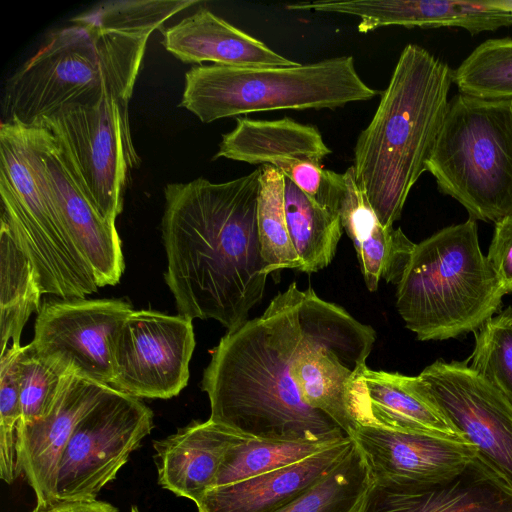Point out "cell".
<instances>
[{"label": "cell", "instance_id": "1", "mask_svg": "<svg viewBox=\"0 0 512 512\" xmlns=\"http://www.w3.org/2000/svg\"><path fill=\"white\" fill-rule=\"evenodd\" d=\"M332 302L292 282L263 314L229 330L204 370L210 420L252 439L339 440L348 435L309 406L295 367Z\"/></svg>", "mask_w": 512, "mask_h": 512}, {"label": "cell", "instance_id": "2", "mask_svg": "<svg viewBox=\"0 0 512 512\" xmlns=\"http://www.w3.org/2000/svg\"><path fill=\"white\" fill-rule=\"evenodd\" d=\"M260 167L214 183L199 177L164 188L165 281L179 315L233 330L248 320L268 277L257 222Z\"/></svg>", "mask_w": 512, "mask_h": 512}, {"label": "cell", "instance_id": "3", "mask_svg": "<svg viewBox=\"0 0 512 512\" xmlns=\"http://www.w3.org/2000/svg\"><path fill=\"white\" fill-rule=\"evenodd\" d=\"M198 3L107 1L75 16L7 81L2 121L31 125L66 106L130 101L151 34Z\"/></svg>", "mask_w": 512, "mask_h": 512}, {"label": "cell", "instance_id": "4", "mask_svg": "<svg viewBox=\"0 0 512 512\" xmlns=\"http://www.w3.org/2000/svg\"><path fill=\"white\" fill-rule=\"evenodd\" d=\"M452 83L446 63L418 45H406L356 140L355 179L384 228L400 218L411 188L427 171Z\"/></svg>", "mask_w": 512, "mask_h": 512}, {"label": "cell", "instance_id": "5", "mask_svg": "<svg viewBox=\"0 0 512 512\" xmlns=\"http://www.w3.org/2000/svg\"><path fill=\"white\" fill-rule=\"evenodd\" d=\"M505 294L469 218L415 244L397 283L396 307L418 340H446L477 331Z\"/></svg>", "mask_w": 512, "mask_h": 512}, {"label": "cell", "instance_id": "6", "mask_svg": "<svg viewBox=\"0 0 512 512\" xmlns=\"http://www.w3.org/2000/svg\"><path fill=\"white\" fill-rule=\"evenodd\" d=\"M352 56L287 67L199 65L185 74L180 106L201 122L273 110L336 109L377 95Z\"/></svg>", "mask_w": 512, "mask_h": 512}, {"label": "cell", "instance_id": "7", "mask_svg": "<svg viewBox=\"0 0 512 512\" xmlns=\"http://www.w3.org/2000/svg\"><path fill=\"white\" fill-rule=\"evenodd\" d=\"M426 167L470 219L512 216V99L455 95Z\"/></svg>", "mask_w": 512, "mask_h": 512}, {"label": "cell", "instance_id": "8", "mask_svg": "<svg viewBox=\"0 0 512 512\" xmlns=\"http://www.w3.org/2000/svg\"><path fill=\"white\" fill-rule=\"evenodd\" d=\"M0 195V220L31 260L43 294L71 299L98 290L59 218L30 125L1 122Z\"/></svg>", "mask_w": 512, "mask_h": 512}, {"label": "cell", "instance_id": "9", "mask_svg": "<svg viewBox=\"0 0 512 512\" xmlns=\"http://www.w3.org/2000/svg\"><path fill=\"white\" fill-rule=\"evenodd\" d=\"M31 125L52 134L93 207L115 224L130 171L140 163L132 141L129 101L107 97L93 106H66Z\"/></svg>", "mask_w": 512, "mask_h": 512}, {"label": "cell", "instance_id": "10", "mask_svg": "<svg viewBox=\"0 0 512 512\" xmlns=\"http://www.w3.org/2000/svg\"><path fill=\"white\" fill-rule=\"evenodd\" d=\"M153 417L138 398L108 386L72 431L58 467L56 497L96 498L150 434Z\"/></svg>", "mask_w": 512, "mask_h": 512}, {"label": "cell", "instance_id": "11", "mask_svg": "<svg viewBox=\"0 0 512 512\" xmlns=\"http://www.w3.org/2000/svg\"><path fill=\"white\" fill-rule=\"evenodd\" d=\"M411 383L512 486V404L507 398L465 361L437 360L411 376Z\"/></svg>", "mask_w": 512, "mask_h": 512}, {"label": "cell", "instance_id": "12", "mask_svg": "<svg viewBox=\"0 0 512 512\" xmlns=\"http://www.w3.org/2000/svg\"><path fill=\"white\" fill-rule=\"evenodd\" d=\"M332 153L316 126L289 117L276 120L236 119L222 135L213 157L279 170L313 202L338 212L345 188L344 174L325 169L321 161Z\"/></svg>", "mask_w": 512, "mask_h": 512}, {"label": "cell", "instance_id": "13", "mask_svg": "<svg viewBox=\"0 0 512 512\" xmlns=\"http://www.w3.org/2000/svg\"><path fill=\"white\" fill-rule=\"evenodd\" d=\"M194 348L192 319L134 310L114 338L111 386L136 398L177 396L187 385Z\"/></svg>", "mask_w": 512, "mask_h": 512}, {"label": "cell", "instance_id": "14", "mask_svg": "<svg viewBox=\"0 0 512 512\" xmlns=\"http://www.w3.org/2000/svg\"><path fill=\"white\" fill-rule=\"evenodd\" d=\"M133 311L120 299L45 301L38 311L31 345L63 373L111 386L114 338Z\"/></svg>", "mask_w": 512, "mask_h": 512}, {"label": "cell", "instance_id": "15", "mask_svg": "<svg viewBox=\"0 0 512 512\" xmlns=\"http://www.w3.org/2000/svg\"><path fill=\"white\" fill-rule=\"evenodd\" d=\"M30 126L50 195L67 234L91 268L98 287L116 285L125 265L115 224L93 207L52 134L41 126Z\"/></svg>", "mask_w": 512, "mask_h": 512}, {"label": "cell", "instance_id": "16", "mask_svg": "<svg viewBox=\"0 0 512 512\" xmlns=\"http://www.w3.org/2000/svg\"><path fill=\"white\" fill-rule=\"evenodd\" d=\"M358 512H512V486L477 455L437 481L373 479Z\"/></svg>", "mask_w": 512, "mask_h": 512}, {"label": "cell", "instance_id": "17", "mask_svg": "<svg viewBox=\"0 0 512 512\" xmlns=\"http://www.w3.org/2000/svg\"><path fill=\"white\" fill-rule=\"evenodd\" d=\"M373 479L429 482L453 476L476 456L467 441L359 424L350 436Z\"/></svg>", "mask_w": 512, "mask_h": 512}, {"label": "cell", "instance_id": "18", "mask_svg": "<svg viewBox=\"0 0 512 512\" xmlns=\"http://www.w3.org/2000/svg\"><path fill=\"white\" fill-rule=\"evenodd\" d=\"M107 387L68 374L50 413L19 427L17 471L25 476L37 503L56 497L58 467L72 431Z\"/></svg>", "mask_w": 512, "mask_h": 512}, {"label": "cell", "instance_id": "19", "mask_svg": "<svg viewBox=\"0 0 512 512\" xmlns=\"http://www.w3.org/2000/svg\"><path fill=\"white\" fill-rule=\"evenodd\" d=\"M301 10L356 16L360 19L357 26L360 33L403 26L460 27L474 35L512 25V12L492 6L488 1H314L302 3Z\"/></svg>", "mask_w": 512, "mask_h": 512}, {"label": "cell", "instance_id": "20", "mask_svg": "<svg viewBox=\"0 0 512 512\" xmlns=\"http://www.w3.org/2000/svg\"><path fill=\"white\" fill-rule=\"evenodd\" d=\"M350 402L358 425L467 441L435 405L414 389L411 376L365 366L353 380Z\"/></svg>", "mask_w": 512, "mask_h": 512}, {"label": "cell", "instance_id": "21", "mask_svg": "<svg viewBox=\"0 0 512 512\" xmlns=\"http://www.w3.org/2000/svg\"><path fill=\"white\" fill-rule=\"evenodd\" d=\"M244 438L208 419L193 421L174 434L154 440L158 484L197 504L214 487L228 450Z\"/></svg>", "mask_w": 512, "mask_h": 512}, {"label": "cell", "instance_id": "22", "mask_svg": "<svg viewBox=\"0 0 512 512\" xmlns=\"http://www.w3.org/2000/svg\"><path fill=\"white\" fill-rule=\"evenodd\" d=\"M351 437L297 463L208 490L198 512H273L334 469L348 454Z\"/></svg>", "mask_w": 512, "mask_h": 512}, {"label": "cell", "instance_id": "23", "mask_svg": "<svg viewBox=\"0 0 512 512\" xmlns=\"http://www.w3.org/2000/svg\"><path fill=\"white\" fill-rule=\"evenodd\" d=\"M162 34L164 48L185 63L212 62L233 67H287L298 64L206 8L164 29Z\"/></svg>", "mask_w": 512, "mask_h": 512}, {"label": "cell", "instance_id": "24", "mask_svg": "<svg viewBox=\"0 0 512 512\" xmlns=\"http://www.w3.org/2000/svg\"><path fill=\"white\" fill-rule=\"evenodd\" d=\"M345 188L338 213L353 242L367 288L377 290L380 279L397 285L415 243L400 228H384L365 193L359 188L353 166L344 173Z\"/></svg>", "mask_w": 512, "mask_h": 512}, {"label": "cell", "instance_id": "25", "mask_svg": "<svg viewBox=\"0 0 512 512\" xmlns=\"http://www.w3.org/2000/svg\"><path fill=\"white\" fill-rule=\"evenodd\" d=\"M43 294L37 272L9 226L0 220L1 353L21 347L23 328L41 307Z\"/></svg>", "mask_w": 512, "mask_h": 512}, {"label": "cell", "instance_id": "26", "mask_svg": "<svg viewBox=\"0 0 512 512\" xmlns=\"http://www.w3.org/2000/svg\"><path fill=\"white\" fill-rule=\"evenodd\" d=\"M285 213L288 233L299 258V271L312 273L333 260L343 226L338 212L313 202L285 178Z\"/></svg>", "mask_w": 512, "mask_h": 512}, {"label": "cell", "instance_id": "27", "mask_svg": "<svg viewBox=\"0 0 512 512\" xmlns=\"http://www.w3.org/2000/svg\"><path fill=\"white\" fill-rule=\"evenodd\" d=\"M372 482L367 462L354 443L326 476L273 512H358Z\"/></svg>", "mask_w": 512, "mask_h": 512}, {"label": "cell", "instance_id": "28", "mask_svg": "<svg viewBox=\"0 0 512 512\" xmlns=\"http://www.w3.org/2000/svg\"><path fill=\"white\" fill-rule=\"evenodd\" d=\"M347 437L329 441H272L244 438L226 453L214 487L231 484L297 463Z\"/></svg>", "mask_w": 512, "mask_h": 512}, {"label": "cell", "instance_id": "29", "mask_svg": "<svg viewBox=\"0 0 512 512\" xmlns=\"http://www.w3.org/2000/svg\"><path fill=\"white\" fill-rule=\"evenodd\" d=\"M258 233L267 273L300 270L286 223L285 176L269 165L260 167L257 201Z\"/></svg>", "mask_w": 512, "mask_h": 512}, {"label": "cell", "instance_id": "30", "mask_svg": "<svg viewBox=\"0 0 512 512\" xmlns=\"http://www.w3.org/2000/svg\"><path fill=\"white\" fill-rule=\"evenodd\" d=\"M459 92L483 99H512V38L488 39L453 70Z\"/></svg>", "mask_w": 512, "mask_h": 512}, {"label": "cell", "instance_id": "31", "mask_svg": "<svg viewBox=\"0 0 512 512\" xmlns=\"http://www.w3.org/2000/svg\"><path fill=\"white\" fill-rule=\"evenodd\" d=\"M18 366L22 426L50 413L68 374L42 359L31 343L21 347Z\"/></svg>", "mask_w": 512, "mask_h": 512}, {"label": "cell", "instance_id": "32", "mask_svg": "<svg viewBox=\"0 0 512 512\" xmlns=\"http://www.w3.org/2000/svg\"><path fill=\"white\" fill-rule=\"evenodd\" d=\"M474 336V349L465 362L512 404V327L497 315Z\"/></svg>", "mask_w": 512, "mask_h": 512}, {"label": "cell", "instance_id": "33", "mask_svg": "<svg viewBox=\"0 0 512 512\" xmlns=\"http://www.w3.org/2000/svg\"><path fill=\"white\" fill-rule=\"evenodd\" d=\"M21 347L1 353L0 361V478L7 484L19 476L17 438L22 413L18 359Z\"/></svg>", "mask_w": 512, "mask_h": 512}, {"label": "cell", "instance_id": "34", "mask_svg": "<svg viewBox=\"0 0 512 512\" xmlns=\"http://www.w3.org/2000/svg\"><path fill=\"white\" fill-rule=\"evenodd\" d=\"M487 259L505 293H512V216L495 223Z\"/></svg>", "mask_w": 512, "mask_h": 512}, {"label": "cell", "instance_id": "35", "mask_svg": "<svg viewBox=\"0 0 512 512\" xmlns=\"http://www.w3.org/2000/svg\"><path fill=\"white\" fill-rule=\"evenodd\" d=\"M31 512H119L112 504L93 499H68L53 497L37 503Z\"/></svg>", "mask_w": 512, "mask_h": 512}, {"label": "cell", "instance_id": "36", "mask_svg": "<svg viewBox=\"0 0 512 512\" xmlns=\"http://www.w3.org/2000/svg\"><path fill=\"white\" fill-rule=\"evenodd\" d=\"M488 3L497 8L512 12V1L507 0H488Z\"/></svg>", "mask_w": 512, "mask_h": 512}, {"label": "cell", "instance_id": "37", "mask_svg": "<svg viewBox=\"0 0 512 512\" xmlns=\"http://www.w3.org/2000/svg\"><path fill=\"white\" fill-rule=\"evenodd\" d=\"M498 316L512 327V305L508 306L504 311L498 314Z\"/></svg>", "mask_w": 512, "mask_h": 512}, {"label": "cell", "instance_id": "38", "mask_svg": "<svg viewBox=\"0 0 512 512\" xmlns=\"http://www.w3.org/2000/svg\"><path fill=\"white\" fill-rule=\"evenodd\" d=\"M130 512H140L139 508L136 505H132L130 508Z\"/></svg>", "mask_w": 512, "mask_h": 512}]
</instances>
